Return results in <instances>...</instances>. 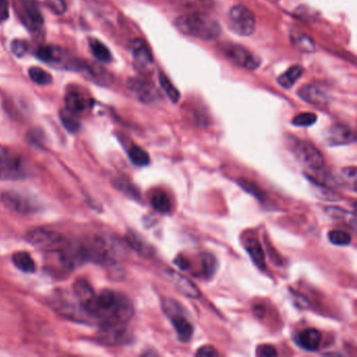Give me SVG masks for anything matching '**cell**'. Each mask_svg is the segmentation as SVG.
Returning a JSON list of instances; mask_svg holds the SVG:
<instances>
[{
    "mask_svg": "<svg viewBox=\"0 0 357 357\" xmlns=\"http://www.w3.org/2000/svg\"><path fill=\"white\" fill-rule=\"evenodd\" d=\"M84 307L93 321H99L102 326L125 327L135 313L130 300L114 290H104L95 294Z\"/></svg>",
    "mask_w": 357,
    "mask_h": 357,
    "instance_id": "obj_1",
    "label": "cell"
},
{
    "mask_svg": "<svg viewBox=\"0 0 357 357\" xmlns=\"http://www.w3.org/2000/svg\"><path fill=\"white\" fill-rule=\"evenodd\" d=\"M179 32L200 40L211 41L221 34L220 24L204 13H188L175 20Z\"/></svg>",
    "mask_w": 357,
    "mask_h": 357,
    "instance_id": "obj_2",
    "label": "cell"
},
{
    "mask_svg": "<svg viewBox=\"0 0 357 357\" xmlns=\"http://www.w3.org/2000/svg\"><path fill=\"white\" fill-rule=\"evenodd\" d=\"M26 238L29 243L47 252H59L68 242L61 234L43 227L31 229L26 234Z\"/></svg>",
    "mask_w": 357,
    "mask_h": 357,
    "instance_id": "obj_3",
    "label": "cell"
},
{
    "mask_svg": "<svg viewBox=\"0 0 357 357\" xmlns=\"http://www.w3.org/2000/svg\"><path fill=\"white\" fill-rule=\"evenodd\" d=\"M227 24L235 34L248 37L256 31V18L248 8L242 5L235 6L227 14Z\"/></svg>",
    "mask_w": 357,
    "mask_h": 357,
    "instance_id": "obj_4",
    "label": "cell"
},
{
    "mask_svg": "<svg viewBox=\"0 0 357 357\" xmlns=\"http://www.w3.org/2000/svg\"><path fill=\"white\" fill-rule=\"evenodd\" d=\"M86 261L99 263V264H109L114 262L116 252L114 245L109 240L103 237H93L82 243Z\"/></svg>",
    "mask_w": 357,
    "mask_h": 357,
    "instance_id": "obj_5",
    "label": "cell"
},
{
    "mask_svg": "<svg viewBox=\"0 0 357 357\" xmlns=\"http://www.w3.org/2000/svg\"><path fill=\"white\" fill-rule=\"evenodd\" d=\"M291 150L301 164L312 171H319L325 166L323 154L312 144L303 139H294Z\"/></svg>",
    "mask_w": 357,
    "mask_h": 357,
    "instance_id": "obj_6",
    "label": "cell"
},
{
    "mask_svg": "<svg viewBox=\"0 0 357 357\" xmlns=\"http://www.w3.org/2000/svg\"><path fill=\"white\" fill-rule=\"evenodd\" d=\"M37 57L54 68L79 70L81 61L75 59L68 52L58 47H43L37 52Z\"/></svg>",
    "mask_w": 357,
    "mask_h": 357,
    "instance_id": "obj_7",
    "label": "cell"
},
{
    "mask_svg": "<svg viewBox=\"0 0 357 357\" xmlns=\"http://www.w3.org/2000/svg\"><path fill=\"white\" fill-rule=\"evenodd\" d=\"M164 311L166 312L167 317L171 319V323L176 331L179 340L183 342H189L193 336L194 327L187 317L181 313L178 303L172 300L165 301Z\"/></svg>",
    "mask_w": 357,
    "mask_h": 357,
    "instance_id": "obj_8",
    "label": "cell"
},
{
    "mask_svg": "<svg viewBox=\"0 0 357 357\" xmlns=\"http://www.w3.org/2000/svg\"><path fill=\"white\" fill-rule=\"evenodd\" d=\"M222 53L227 59L231 60L236 66H241L245 70H257L260 66V59L252 55L250 52L240 45H225L222 47Z\"/></svg>",
    "mask_w": 357,
    "mask_h": 357,
    "instance_id": "obj_9",
    "label": "cell"
},
{
    "mask_svg": "<svg viewBox=\"0 0 357 357\" xmlns=\"http://www.w3.org/2000/svg\"><path fill=\"white\" fill-rule=\"evenodd\" d=\"M26 176L24 164L17 156L0 151V181H17Z\"/></svg>",
    "mask_w": 357,
    "mask_h": 357,
    "instance_id": "obj_10",
    "label": "cell"
},
{
    "mask_svg": "<svg viewBox=\"0 0 357 357\" xmlns=\"http://www.w3.org/2000/svg\"><path fill=\"white\" fill-rule=\"evenodd\" d=\"M128 89L143 103H153L158 98V89L145 79H130L128 81Z\"/></svg>",
    "mask_w": 357,
    "mask_h": 357,
    "instance_id": "obj_11",
    "label": "cell"
},
{
    "mask_svg": "<svg viewBox=\"0 0 357 357\" xmlns=\"http://www.w3.org/2000/svg\"><path fill=\"white\" fill-rule=\"evenodd\" d=\"M166 277L171 283L173 284L175 288L178 290L181 294L183 296H188V298H193V300H197L202 296V292H200L199 288L191 281L188 279L185 275L181 273H177L174 271H166Z\"/></svg>",
    "mask_w": 357,
    "mask_h": 357,
    "instance_id": "obj_12",
    "label": "cell"
},
{
    "mask_svg": "<svg viewBox=\"0 0 357 357\" xmlns=\"http://www.w3.org/2000/svg\"><path fill=\"white\" fill-rule=\"evenodd\" d=\"M78 72L82 73L85 78L100 86H110L114 83V76L98 64L81 62Z\"/></svg>",
    "mask_w": 357,
    "mask_h": 357,
    "instance_id": "obj_13",
    "label": "cell"
},
{
    "mask_svg": "<svg viewBox=\"0 0 357 357\" xmlns=\"http://www.w3.org/2000/svg\"><path fill=\"white\" fill-rule=\"evenodd\" d=\"M20 10L29 28L36 31L43 26V15L36 0H20Z\"/></svg>",
    "mask_w": 357,
    "mask_h": 357,
    "instance_id": "obj_14",
    "label": "cell"
},
{
    "mask_svg": "<svg viewBox=\"0 0 357 357\" xmlns=\"http://www.w3.org/2000/svg\"><path fill=\"white\" fill-rule=\"evenodd\" d=\"M131 53H132L135 66L139 70L146 72L151 68L152 64H153V56L145 41L142 39H135L131 43Z\"/></svg>",
    "mask_w": 357,
    "mask_h": 357,
    "instance_id": "obj_15",
    "label": "cell"
},
{
    "mask_svg": "<svg viewBox=\"0 0 357 357\" xmlns=\"http://www.w3.org/2000/svg\"><path fill=\"white\" fill-rule=\"evenodd\" d=\"M326 141L330 146H344L354 143L353 131L344 125L336 124L328 129Z\"/></svg>",
    "mask_w": 357,
    "mask_h": 357,
    "instance_id": "obj_16",
    "label": "cell"
},
{
    "mask_svg": "<svg viewBox=\"0 0 357 357\" xmlns=\"http://www.w3.org/2000/svg\"><path fill=\"white\" fill-rule=\"evenodd\" d=\"M3 202L8 208L20 214H29L34 212V204L20 194L13 193V192H7L3 194Z\"/></svg>",
    "mask_w": 357,
    "mask_h": 357,
    "instance_id": "obj_17",
    "label": "cell"
},
{
    "mask_svg": "<svg viewBox=\"0 0 357 357\" xmlns=\"http://www.w3.org/2000/svg\"><path fill=\"white\" fill-rule=\"evenodd\" d=\"M298 95L301 99L313 105H324L328 101V93L319 85H305L298 91Z\"/></svg>",
    "mask_w": 357,
    "mask_h": 357,
    "instance_id": "obj_18",
    "label": "cell"
},
{
    "mask_svg": "<svg viewBox=\"0 0 357 357\" xmlns=\"http://www.w3.org/2000/svg\"><path fill=\"white\" fill-rule=\"evenodd\" d=\"M296 344L306 351H317L321 346V332L314 328L303 330L296 336Z\"/></svg>",
    "mask_w": 357,
    "mask_h": 357,
    "instance_id": "obj_19",
    "label": "cell"
},
{
    "mask_svg": "<svg viewBox=\"0 0 357 357\" xmlns=\"http://www.w3.org/2000/svg\"><path fill=\"white\" fill-rule=\"evenodd\" d=\"M245 248L250 258L254 261L255 264H256L259 268L264 269L265 255L260 242L255 239V238H248V239L245 240Z\"/></svg>",
    "mask_w": 357,
    "mask_h": 357,
    "instance_id": "obj_20",
    "label": "cell"
},
{
    "mask_svg": "<svg viewBox=\"0 0 357 357\" xmlns=\"http://www.w3.org/2000/svg\"><path fill=\"white\" fill-rule=\"evenodd\" d=\"M89 106V100L81 93H70L66 97V108L74 114H79L85 112Z\"/></svg>",
    "mask_w": 357,
    "mask_h": 357,
    "instance_id": "obj_21",
    "label": "cell"
},
{
    "mask_svg": "<svg viewBox=\"0 0 357 357\" xmlns=\"http://www.w3.org/2000/svg\"><path fill=\"white\" fill-rule=\"evenodd\" d=\"M12 261H13L14 265L24 273H32L36 269V264H35L34 260L29 252H15L12 257Z\"/></svg>",
    "mask_w": 357,
    "mask_h": 357,
    "instance_id": "obj_22",
    "label": "cell"
},
{
    "mask_svg": "<svg viewBox=\"0 0 357 357\" xmlns=\"http://www.w3.org/2000/svg\"><path fill=\"white\" fill-rule=\"evenodd\" d=\"M302 75V66H291L289 70H286L284 74H282L281 76L278 78V83H279L280 86L283 87V89H291V87L296 84V81L301 78Z\"/></svg>",
    "mask_w": 357,
    "mask_h": 357,
    "instance_id": "obj_23",
    "label": "cell"
},
{
    "mask_svg": "<svg viewBox=\"0 0 357 357\" xmlns=\"http://www.w3.org/2000/svg\"><path fill=\"white\" fill-rule=\"evenodd\" d=\"M290 40L292 45L302 53H312L315 50L314 41L304 33H294L290 36Z\"/></svg>",
    "mask_w": 357,
    "mask_h": 357,
    "instance_id": "obj_24",
    "label": "cell"
},
{
    "mask_svg": "<svg viewBox=\"0 0 357 357\" xmlns=\"http://www.w3.org/2000/svg\"><path fill=\"white\" fill-rule=\"evenodd\" d=\"M74 294L77 300H78L83 306L95 296V292H93L91 286L89 285L86 281H82V280H79V281L75 283Z\"/></svg>",
    "mask_w": 357,
    "mask_h": 357,
    "instance_id": "obj_25",
    "label": "cell"
},
{
    "mask_svg": "<svg viewBox=\"0 0 357 357\" xmlns=\"http://www.w3.org/2000/svg\"><path fill=\"white\" fill-rule=\"evenodd\" d=\"M151 204L158 212L162 213V214L170 212L171 208H172L170 198L164 191H160V190H158L152 194Z\"/></svg>",
    "mask_w": 357,
    "mask_h": 357,
    "instance_id": "obj_26",
    "label": "cell"
},
{
    "mask_svg": "<svg viewBox=\"0 0 357 357\" xmlns=\"http://www.w3.org/2000/svg\"><path fill=\"white\" fill-rule=\"evenodd\" d=\"M89 47H91V52H93V55L95 56L96 59L102 62L112 61V54H110L109 50L101 41L97 40V39H91Z\"/></svg>",
    "mask_w": 357,
    "mask_h": 357,
    "instance_id": "obj_27",
    "label": "cell"
},
{
    "mask_svg": "<svg viewBox=\"0 0 357 357\" xmlns=\"http://www.w3.org/2000/svg\"><path fill=\"white\" fill-rule=\"evenodd\" d=\"M327 214L331 217L333 220L344 221L349 227H352L355 229L356 221H355V215L353 213L347 212L340 208H327Z\"/></svg>",
    "mask_w": 357,
    "mask_h": 357,
    "instance_id": "obj_28",
    "label": "cell"
},
{
    "mask_svg": "<svg viewBox=\"0 0 357 357\" xmlns=\"http://www.w3.org/2000/svg\"><path fill=\"white\" fill-rule=\"evenodd\" d=\"M77 116L78 114L70 112L66 108L60 112L62 124L70 132H77L80 129V121L78 120Z\"/></svg>",
    "mask_w": 357,
    "mask_h": 357,
    "instance_id": "obj_29",
    "label": "cell"
},
{
    "mask_svg": "<svg viewBox=\"0 0 357 357\" xmlns=\"http://www.w3.org/2000/svg\"><path fill=\"white\" fill-rule=\"evenodd\" d=\"M128 153L131 162L137 165V166H147L150 162L149 154H148L143 148L139 147V146H133V147H131Z\"/></svg>",
    "mask_w": 357,
    "mask_h": 357,
    "instance_id": "obj_30",
    "label": "cell"
},
{
    "mask_svg": "<svg viewBox=\"0 0 357 357\" xmlns=\"http://www.w3.org/2000/svg\"><path fill=\"white\" fill-rule=\"evenodd\" d=\"M28 74L31 80L38 85H49L53 81L51 75L40 68H31Z\"/></svg>",
    "mask_w": 357,
    "mask_h": 357,
    "instance_id": "obj_31",
    "label": "cell"
},
{
    "mask_svg": "<svg viewBox=\"0 0 357 357\" xmlns=\"http://www.w3.org/2000/svg\"><path fill=\"white\" fill-rule=\"evenodd\" d=\"M158 79H160V85H162V89H164L165 93L168 96L169 99L174 102V103L178 102L179 99H181L178 89L170 82V80H169L165 75L160 74V78Z\"/></svg>",
    "mask_w": 357,
    "mask_h": 357,
    "instance_id": "obj_32",
    "label": "cell"
},
{
    "mask_svg": "<svg viewBox=\"0 0 357 357\" xmlns=\"http://www.w3.org/2000/svg\"><path fill=\"white\" fill-rule=\"evenodd\" d=\"M328 238H329V241L336 246L349 245L351 243V240H352L350 234L347 233V231H340V229L329 231Z\"/></svg>",
    "mask_w": 357,
    "mask_h": 357,
    "instance_id": "obj_33",
    "label": "cell"
},
{
    "mask_svg": "<svg viewBox=\"0 0 357 357\" xmlns=\"http://www.w3.org/2000/svg\"><path fill=\"white\" fill-rule=\"evenodd\" d=\"M202 271L206 275H212L216 271L217 263L214 256L204 254L202 256Z\"/></svg>",
    "mask_w": 357,
    "mask_h": 357,
    "instance_id": "obj_34",
    "label": "cell"
},
{
    "mask_svg": "<svg viewBox=\"0 0 357 357\" xmlns=\"http://www.w3.org/2000/svg\"><path fill=\"white\" fill-rule=\"evenodd\" d=\"M317 118L314 114L311 112H305V114H298L292 120V124L298 127H308L317 122Z\"/></svg>",
    "mask_w": 357,
    "mask_h": 357,
    "instance_id": "obj_35",
    "label": "cell"
},
{
    "mask_svg": "<svg viewBox=\"0 0 357 357\" xmlns=\"http://www.w3.org/2000/svg\"><path fill=\"white\" fill-rule=\"evenodd\" d=\"M342 176L344 183H348L349 188L355 192L356 190V168L348 167V168L342 169Z\"/></svg>",
    "mask_w": 357,
    "mask_h": 357,
    "instance_id": "obj_36",
    "label": "cell"
},
{
    "mask_svg": "<svg viewBox=\"0 0 357 357\" xmlns=\"http://www.w3.org/2000/svg\"><path fill=\"white\" fill-rule=\"evenodd\" d=\"M11 51L16 57H24L29 52L28 43L24 40H14L11 45Z\"/></svg>",
    "mask_w": 357,
    "mask_h": 357,
    "instance_id": "obj_37",
    "label": "cell"
},
{
    "mask_svg": "<svg viewBox=\"0 0 357 357\" xmlns=\"http://www.w3.org/2000/svg\"><path fill=\"white\" fill-rule=\"evenodd\" d=\"M239 185H241L246 192L252 194V195L256 196L258 199L262 200L263 193L255 183H252L250 181H246V179H240L238 181Z\"/></svg>",
    "mask_w": 357,
    "mask_h": 357,
    "instance_id": "obj_38",
    "label": "cell"
},
{
    "mask_svg": "<svg viewBox=\"0 0 357 357\" xmlns=\"http://www.w3.org/2000/svg\"><path fill=\"white\" fill-rule=\"evenodd\" d=\"M45 3L57 15L66 13V3L64 0H45Z\"/></svg>",
    "mask_w": 357,
    "mask_h": 357,
    "instance_id": "obj_39",
    "label": "cell"
},
{
    "mask_svg": "<svg viewBox=\"0 0 357 357\" xmlns=\"http://www.w3.org/2000/svg\"><path fill=\"white\" fill-rule=\"evenodd\" d=\"M218 352L213 346H204L196 352V356L199 357H217Z\"/></svg>",
    "mask_w": 357,
    "mask_h": 357,
    "instance_id": "obj_40",
    "label": "cell"
},
{
    "mask_svg": "<svg viewBox=\"0 0 357 357\" xmlns=\"http://www.w3.org/2000/svg\"><path fill=\"white\" fill-rule=\"evenodd\" d=\"M258 354L263 357H273L277 356L278 351L271 344H263L259 348Z\"/></svg>",
    "mask_w": 357,
    "mask_h": 357,
    "instance_id": "obj_41",
    "label": "cell"
},
{
    "mask_svg": "<svg viewBox=\"0 0 357 357\" xmlns=\"http://www.w3.org/2000/svg\"><path fill=\"white\" fill-rule=\"evenodd\" d=\"M9 17V5L7 0H0V22L7 20Z\"/></svg>",
    "mask_w": 357,
    "mask_h": 357,
    "instance_id": "obj_42",
    "label": "cell"
},
{
    "mask_svg": "<svg viewBox=\"0 0 357 357\" xmlns=\"http://www.w3.org/2000/svg\"><path fill=\"white\" fill-rule=\"evenodd\" d=\"M175 263H176L177 266L181 269H188L190 266L189 261L183 258V257H178V258L175 260Z\"/></svg>",
    "mask_w": 357,
    "mask_h": 357,
    "instance_id": "obj_43",
    "label": "cell"
}]
</instances>
